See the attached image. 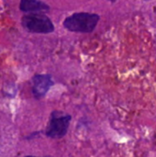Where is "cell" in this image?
<instances>
[{
	"mask_svg": "<svg viewBox=\"0 0 156 157\" xmlns=\"http://www.w3.org/2000/svg\"><path fill=\"white\" fill-rule=\"evenodd\" d=\"M99 16L91 13H75L63 21V26L70 31L74 32H91L95 29Z\"/></svg>",
	"mask_w": 156,
	"mask_h": 157,
	"instance_id": "obj_1",
	"label": "cell"
},
{
	"mask_svg": "<svg viewBox=\"0 0 156 157\" xmlns=\"http://www.w3.org/2000/svg\"><path fill=\"white\" fill-rule=\"evenodd\" d=\"M22 25L27 30L33 33L45 34L54 30V26L51 19L41 14H30L23 17Z\"/></svg>",
	"mask_w": 156,
	"mask_h": 157,
	"instance_id": "obj_2",
	"label": "cell"
},
{
	"mask_svg": "<svg viewBox=\"0 0 156 157\" xmlns=\"http://www.w3.org/2000/svg\"><path fill=\"white\" fill-rule=\"evenodd\" d=\"M70 121L71 116L53 112L46 130V135L52 139L63 138L67 132Z\"/></svg>",
	"mask_w": 156,
	"mask_h": 157,
	"instance_id": "obj_3",
	"label": "cell"
},
{
	"mask_svg": "<svg viewBox=\"0 0 156 157\" xmlns=\"http://www.w3.org/2000/svg\"><path fill=\"white\" fill-rule=\"evenodd\" d=\"M52 85L53 82L51 75H37L32 79V92L37 98H43Z\"/></svg>",
	"mask_w": 156,
	"mask_h": 157,
	"instance_id": "obj_4",
	"label": "cell"
},
{
	"mask_svg": "<svg viewBox=\"0 0 156 157\" xmlns=\"http://www.w3.org/2000/svg\"><path fill=\"white\" fill-rule=\"evenodd\" d=\"M20 9L24 12H37L49 10V6L40 1L23 0L20 3Z\"/></svg>",
	"mask_w": 156,
	"mask_h": 157,
	"instance_id": "obj_5",
	"label": "cell"
},
{
	"mask_svg": "<svg viewBox=\"0 0 156 157\" xmlns=\"http://www.w3.org/2000/svg\"><path fill=\"white\" fill-rule=\"evenodd\" d=\"M27 157H34V156H27Z\"/></svg>",
	"mask_w": 156,
	"mask_h": 157,
	"instance_id": "obj_6",
	"label": "cell"
}]
</instances>
